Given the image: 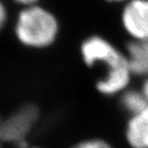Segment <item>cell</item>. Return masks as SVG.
Instances as JSON below:
<instances>
[{
    "instance_id": "1",
    "label": "cell",
    "mask_w": 148,
    "mask_h": 148,
    "mask_svg": "<svg viewBox=\"0 0 148 148\" xmlns=\"http://www.w3.org/2000/svg\"><path fill=\"white\" fill-rule=\"evenodd\" d=\"M60 32L57 16L39 4L25 6L20 10L14 24V35L22 45L43 49L56 42Z\"/></svg>"
},
{
    "instance_id": "2",
    "label": "cell",
    "mask_w": 148,
    "mask_h": 148,
    "mask_svg": "<svg viewBox=\"0 0 148 148\" xmlns=\"http://www.w3.org/2000/svg\"><path fill=\"white\" fill-rule=\"evenodd\" d=\"M80 53L86 66L92 67L97 63L104 65L106 67L105 75L129 68L125 51H119L112 42L99 35H92L83 40Z\"/></svg>"
},
{
    "instance_id": "3",
    "label": "cell",
    "mask_w": 148,
    "mask_h": 148,
    "mask_svg": "<svg viewBox=\"0 0 148 148\" xmlns=\"http://www.w3.org/2000/svg\"><path fill=\"white\" fill-rule=\"evenodd\" d=\"M37 117V109L32 105H25L6 117L0 118V141L25 144Z\"/></svg>"
},
{
    "instance_id": "4",
    "label": "cell",
    "mask_w": 148,
    "mask_h": 148,
    "mask_svg": "<svg viewBox=\"0 0 148 148\" xmlns=\"http://www.w3.org/2000/svg\"><path fill=\"white\" fill-rule=\"evenodd\" d=\"M120 21L133 40H148V0H129L123 8Z\"/></svg>"
},
{
    "instance_id": "5",
    "label": "cell",
    "mask_w": 148,
    "mask_h": 148,
    "mask_svg": "<svg viewBox=\"0 0 148 148\" xmlns=\"http://www.w3.org/2000/svg\"><path fill=\"white\" fill-rule=\"evenodd\" d=\"M125 55L132 75L148 77V40H131L127 43Z\"/></svg>"
},
{
    "instance_id": "6",
    "label": "cell",
    "mask_w": 148,
    "mask_h": 148,
    "mask_svg": "<svg viewBox=\"0 0 148 148\" xmlns=\"http://www.w3.org/2000/svg\"><path fill=\"white\" fill-rule=\"evenodd\" d=\"M125 139L131 148H148V106L127 120Z\"/></svg>"
},
{
    "instance_id": "7",
    "label": "cell",
    "mask_w": 148,
    "mask_h": 148,
    "mask_svg": "<svg viewBox=\"0 0 148 148\" xmlns=\"http://www.w3.org/2000/svg\"><path fill=\"white\" fill-rule=\"evenodd\" d=\"M121 105L123 109L132 116L144 110L148 106V102L140 90L127 88L121 94Z\"/></svg>"
},
{
    "instance_id": "8",
    "label": "cell",
    "mask_w": 148,
    "mask_h": 148,
    "mask_svg": "<svg viewBox=\"0 0 148 148\" xmlns=\"http://www.w3.org/2000/svg\"><path fill=\"white\" fill-rule=\"evenodd\" d=\"M71 148H113L107 141L103 139H86L74 144Z\"/></svg>"
},
{
    "instance_id": "9",
    "label": "cell",
    "mask_w": 148,
    "mask_h": 148,
    "mask_svg": "<svg viewBox=\"0 0 148 148\" xmlns=\"http://www.w3.org/2000/svg\"><path fill=\"white\" fill-rule=\"evenodd\" d=\"M7 22V9L4 3L0 0V31L5 27Z\"/></svg>"
},
{
    "instance_id": "10",
    "label": "cell",
    "mask_w": 148,
    "mask_h": 148,
    "mask_svg": "<svg viewBox=\"0 0 148 148\" xmlns=\"http://www.w3.org/2000/svg\"><path fill=\"white\" fill-rule=\"evenodd\" d=\"M14 1L16 3H18V4L23 5V7L29 6V5L38 4V2H39V0H14Z\"/></svg>"
},
{
    "instance_id": "11",
    "label": "cell",
    "mask_w": 148,
    "mask_h": 148,
    "mask_svg": "<svg viewBox=\"0 0 148 148\" xmlns=\"http://www.w3.org/2000/svg\"><path fill=\"white\" fill-rule=\"evenodd\" d=\"M140 90H141V92L143 94V96H144V98L146 99V101L148 102V77L144 79Z\"/></svg>"
},
{
    "instance_id": "12",
    "label": "cell",
    "mask_w": 148,
    "mask_h": 148,
    "mask_svg": "<svg viewBox=\"0 0 148 148\" xmlns=\"http://www.w3.org/2000/svg\"><path fill=\"white\" fill-rule=\"evenodd\" d=\"M108 2H123V1H127V0H106Z\"/></svg>"
},
{
    "instance_id": "13",
    "label": "cell",
    "mask_w": 148,
    "mask_h": 148,
    "mask_svg": "<svg viewBox=\"0 0 148 148\" xmlns=\"http://www.w3.org/2000/svg\"><path fill=\"white\" fill-rule=\"evenodd\" d=\"M31 148H38V147H31Z\"/></svg>"
},
{
    "instance_id": "14",
    "label": "cell",
    "mask_w": 148,
    "mask_h": 148,
    "mask_svg": "<svg viewBox=\"0 0 148 148\" xmlns=\"http://www.w3.org/2000/svg\"><path fill=\"white\" fill-rule=\"evenodd\" d=\"M0 143H1V141H0Z\"/></svg>"
}]
</instances>
